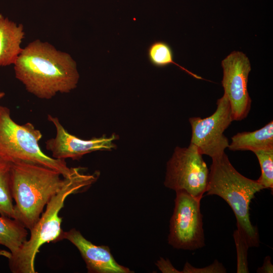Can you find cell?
I'll use <instances>...</instances> for the list:
<instances>
[{"label": "cell", "mask_w": 273, "mask_h": 273, "mask_svg": "<svg viewBox=\"0 0 273 273\" xmlns=\"http://www.w3.org/2000/svg\"><path fill=\"white\" fill-rule=\"evenodd\" d=\"M16 78L38 98L49 100L75 88L79 75L68 53L36 39L22 50L14 64Z\"/></svg>", "instance_id": "obj_1"}, {"label": "cell", "mask_w": 273, "mask_h": 273, "mask_svg": "<svg viewBox=\"0 0 273 273\" xmlns=\"http://www.w3.org/2000/svg\"><path fill=\"white\" fill-rule=\"evenodd\" d=\"M83 168L77 167L75 172L67 180L62 188L47 204L38 220L30 230V238L26 240L15 254L7 252L9 265L13 273H35V259L42 245L63 239V231L61 224L62 218L59 212L63 207L66 199L71 194L87 189L98 179L100 173L85 174Z\"/></svg>", "instance_id": "obj_2"}, {"label": "cell", "mask_w": 273, "mask_h": 273, "mask_svg": "<svg viewBox=\"0 0 273 273\" xmlns=\"http://www.w3.org/2000/svg\"><path fill=\"white\" fill-rule=\"evenodd\" d=\"M67 178L57 170L32 162L12 163L11 190L15 202L14 219L30 230Z\"/></svg>", "instance_id": "obj_3"}, {"label": "cell", "mask_w": 273, "mask_h": 273, "mask_svg": "<svg viewBox=\"0 0 273 273\" xmlns=\"http://www.w3.org/2000/svg\"><path fill=\"white\" fill-rule=\"evenodd\" d=\"M212 160L207 195L218 196L226 202L236 216L237 231L249 248L258 247V231L251 222L249 205L255 194L263 190V187L256 180L239 173L225 153Z\"/></svg>", "instance_id": "obj_4"}, {"label": "cell", "mask_w": 273, "mask_h": 273, "mask_svg": "<svg viewBox=\"0 0 273 273\" xmlns=\"http://www.w3.org/2000/svg\"><path fill=\"white\" fill-rule=\"evenodd\" d=\"M42 136L31 123H17L10 109L0 105V157L11 163L32 162L57 170L64 177L71 176L76 167L70 168L65 160L45 154L39 145Z\"/></svg>", "instance_id": "obj_5"}, {"label": "cell", "mask_w": 273, "mask_h": 273, "mask_svg": "<svg viewBox=\"0 0 273 273\" xmlns=\"http://www.w3.org/2000/svg\"><path fill=\"white\" fill-rule=\"evenodd\" d=\"M209 170L197 147H176L167 162L164 186L202 199L206 193Z\"/></svg>", "instance_id": "obj_6"}, {"label": "cell", "mask_w": 273, "mask_h": 273, "mask_svg": "<svg viewBox=\"0 0 273 273\" xmlns=\"http://www.w3.org/2000/svg\"><path fill=\"white\" fill-rule=\"evenodd\" d=\"M175 192L168 243L177 249L192 251L201 248L205 245L200 210L201 199L184 191Z\"/></svg>", "instance_id": "obj_7"}, {"label": "cell", "mask_w": 273, "mask_h": 273, "mask_svg": "<svg viewBox=\"0 0 273 273\" xmlns=\"http://www.w3.org/2000/svg\"><path fill=\"white\" fill-rule=\"evenodd\" d=\"M215 111L206 118H189L192 128L191 144L194 145L202 155L212 159L224 153L229 142L224 131L233 121L231 105L223 94L217 101Z\"/></svg>", "instance_id": "obj_8"}, {"label": "cell", "mask_w": 273, "mask_h": 273, "mask_svg": "<svg viewBox=\"0 0 273 273\" xmlns=\"http://www.w3.org/2000/svg\"><path fill=\"white\" fill-rule=\"evenodd\" d=\"M221 81L224 94L230 102L233 121H241L248 116L251 106L247 84L251 65L242 52L233 51L221 62Z\"/></svg>", "instance_id": "obj_9"}, {"label": "cell", "mask_w": 273, "mask_h": 273, "mask_svg": "<svg viewBox=\"0 0 273 273\" xmlns=\"http://www.w3.org/2000/svg\"><path fill=\"white\" fill-rule=\"evenodd\" d=\"M48 120L56 129V136L46 142V148L51 152L54 158L78 160L83 155L94 151H110L116 148L114 141L118 138L116 135L82 140L69 133L57 117L48 115Z\"/></svg>", "instance_id": "obj_10"}, {"label": "cell", "mask_w": 273, "mask_h": 273, "mask_svg": "<svg viewBox=\"0 0 273 273\" xmlns=\"http://www.w3.org/2000/svg\"><path fill=\"white\" fill-rule=\"evenodd\" d=\"M63 239L68 240L79 250L85 262L88 272H133L128 267L119 264L115 260L108 246L94 244L75 229L64 232Z\"/></svg>", "instance_id": "obj_11"}, {"label": "cell", "mask_w": 273, "mask_h": 273, "mask_svg": "<svg viewBox=\"0 0 273 273\" xmlns=\"http://www.w3.org/2000/svg\"><path fill=\"white\" fill-rule=\"evenodd\" d=\"M24 36L22 24L0 14V66L14 64L22 50L21 44Z\"/></svg>", "instance_id": "obj_12"}, {"label": "cell", "mask_w": 273, "mask_h": 273, "mask_svg": "<svg viewBox=\"0 0 273 273\" xmlns=\"http://www.w3.org/2000/svg\"><path fill=\"white\" fill-rule=\"evenodd\" d=\"M231 151H258L273 149V121L253 131L238 132L231 139Z\"/></svg>", "instance_id": "obj_13"}, {"label": "cell", "mask_w": 273, "mask_h": 273, "mask_svg": "<svg viewBox=\"0 0 273 273\" xmlns=\"http://www.w3.org/2000/svg\"><path fill=\"white\" fill-rule=\"evenodd\" d=\"M27 231L18 220L0 216V245L6 247L11 254L16 253L27 240Z\"/></svg>", "instance_id": "obj_14"}, {"label": "cell", "mask_w": 273, "mask_h": 273, "mask_svg": "<svg viewBox=\"0 0 273 273\" xmlns=\"http://www.w3.org/2000/svg\"><path fill=\"white\" fill-rule=\"evenodd\" d=\"M12 163L0 157V214L14 219L11 190Z\"/></svg>", "instance_id": "obj_15"}, {"label": "cell", "mask_w": 273, "mask_h": 273, "mask_svg": "<svg viewBox=\"0 0 273 273\" xmlns=\"http://www.w3.org/2000/svg\"><path fill=\"white\" fill-rule=\"evenodd\" d=\"M147 56L150 63L155 67L162 68L174 64L194 77L203 79L174 62L173 50L166 42L159 40L152 43L148 48Z\"/></svg>", "instance_id": "obj_16"}, {"label": "cell", "mask_w": 273, "mask_h": 273, "mask_svg": "<svg viewBox=\"0 0 273 273\" xmlns=\"http://www.w3.org/2000/svg\"><path fill=\"white\" fill-rule=\"evenodd\" d=\"M261 168V175L256 180L265 189L273 188V149L253 152Z\"/></svg>", "instance_id": "obj_17"}, {"label": "cell", "mask_w": 273, "mask_h": 273, "mask_svg": "<svg viewBox=\"0 0 273 273\" xmlns=\"http://www.w3.org/2000/svg\"><path fill=\"white\" fill-rule=\"evenodd\" d=\"M234 237L237 252V272H249L247 262L249 247L237 230L234 231Z\"/></svg>", "instance_id": "obj_18"}, {"label": "cell", "mask_w": 273, "mask_h": 273, "mask_svg": "<svg viewBox=\"0 0 273 273\" xmlns=\"http://www.w3.org/2000/svg\"><path fill=\"white\" fill-rule=\"evenodd\" d=\"M181 272L185 273H224L226 271L222 264L215 260L212 264L203 268H196L188 262H186Z\"/></svg>", "instance_id": "obj_19"}, {"label": "cell", "mask_w": 273, "mask_h": 273, "mask_svg": "<svg viewBox=\"0 0 273 273\" xmlns=\"http://www.w3.org/2000/svg\"><path fill=\"white\" fill-rule=\"evenodd\" d=\"M156 265L158 268L163 272H174L179 273L182 272L176 270L171 264L169 260H165L163 258H161L157 261Z\"/></svg>", "instance_id": "obj_20"}, {"label": "cell", "mask_w": 273, "mask_h": 273, "mask_svg": "<svg viewBox=\"0 0 273 273\" xmlns=\"http://www.w3.org/2000/svg\"><path fill=\"white\" fill-rule=\"evenodd\" d=\"M270 260V257L269 256H266L264 260L263 265L257 269V272L259 273H272L273 272V266Z\"/></svg>", "instance_id": "obj_21"}, {"label": "cell", "mask_w": 273, "mask_h": 273, "mask_svg": "<svg viewBox=\"0 0 273 273\" xmlns=\"http://www.w3.org/2000/svg\"><path fill=\"white\" fill-rule=\"evenodd\" d=\"M5 95L4 92H0V100L2 99Z\"/></svg>", "instance_id": "obj_22"}]
</instances>
